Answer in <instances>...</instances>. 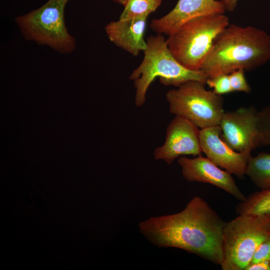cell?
<instances>
[{
    "label": "cell",
    "mask_w": 270,
    "mask_h": 270,
    "mask_svg": "<svg viewBox=\"0 0 270 270\" xmlns=\"http://www.w3.org/2000/svg\"><path fill=\"white\" fill-rule=\"evenodd\" d=\"M226 224L204 200L194 196L181 212L150 217L140 222L138 227L159 248L182 249L220 266Z\"/></svg>",
    "instance_id": "6da1fadb"
},
{
    "label": "cell",
    "mask_w": 270,
    "mask_h": 270,
    "mask_svg": "<svg viewBox=\"0 0 270 270\" xmlns=\"http://www.w3.org/2000/svg\"><path fill=\"white\" fill-rule=\"evenodd\" d=\"M270 60V34L257 28L229 24L216 38L201 70L208 78L238 69L254 70Z\"/></svg>",
    "instance_id": "7a4b0ae2"
},
{
    "label": "cell",
    "mask_w": 270,
    "mask_h": 270,
    "mask_svg": "<svg viewBox=\"0 0 270 270\" xmlns=\"http://www.w3.org/2000/svg\"><path fill=\"white\" fill-rule=\"evenodd\" d=\"M144 57L139 66L130 76L136 89L134 104L142 106L147 90L156 78L162 84L178 87L190 80L206 84L208 76L201 70H191L181 64L172 54L166 40L161 34L151 36L146 40Z\"/></svg>",
    "instance_id": "3957f363"
},
{
    "label": "cell",
    "mask_w": 270,
    "mask_h": 270,
    "mask_svg": "<svg viewBox=\"0 0 270 270\" xmlns=\"http://www.w3.org/2000/svg\"><path fill=\"white\" fill-rule=\"evenodd\" d=\"M230 24L224 14L192 19L168 36L166 42L176 59L191 70H200L217 36Z\"/></svg>",
    "instance_id": "277c9868"
},
{
    "label": "cell",
    "mask_w": 270,
    "mask_h": 270,
    "mask_svg": "<svg viewBox=\"0 0 270 270\" xmlns=\"http://www.w3.org/2000/svg\"><path fill=\"white\" fill-rule=\"evenodd\" d=\"M270 234V214H238L226 222L222 270H246L261 242Z\"/></svg>",
    "instance_id": "5b68a950"
},
{
    "label": "cell",
    "mask_w": 270,
    "mask_h": 270,
    "mask_svg": "<svg viewBox=\"0 0 270 270\" xmlns=\"http://www.w3.org/2000/svg\"><path fill=\"white\" fill-rule=\"evenodd\" d=\"M66 0H48L40 8L20 16L16 22L24 37L60 52L74 50L76 40L64 20Z\"/></svg>",
    "instance_id": "8992f818"
},
{
    "label": "cell",
    "mask_w": 270,
    "mask_h": 270,
    "mask_svg": "<svg viewBox=\"0 0 270 270\" xmlns=\"http://www.w3.org/2000/svg\"><path fill=\"white\" fill-rule=\"evenodd\" d=\"M205 84L190 80L166 94L170 112L187 119L201 129L219 126L225 112L222 97L207 90Z\"/></svg>",
    "instance_id": "52a82bcc"
},
{
    "label": "cell",
    "mask_w": 270,
    "mask_h": 270,
    "mask_svg": "<svg viewBox=\"0 0 270 270\" xmlns=\"http://www.w3.org/2000/svg\"><path fill=\"white\" fill-rule=\"evenodd\" d=\"M258 112L252 106L224 112L220 121V138L236 152H251L261 146Z\"/></svg>",
    "instance_id": "ba28073f"
},
{
    "label": "cell",
    "mask_w": 270,
    "mask_h": 270,
    "mask_svg": "<svg viewBox=\"0 0 270 270\" xmlns=\"http://www.w3.org/2000/svg\"><path fill=\"white\" fill-rule=\"evenodd\" d=\"M200 131L190 120L176 116L167 126L164 144L154 150V158L170 165L181 156L202 154Z\"/></svg>",
    "instance_id": "9c48e42d"
},
{
    "label": "cell",
    "mask_w": 270,
    "mask_h": 270,
    "mask_svg": "<svg viewBox=\"0 0 270 270\" xmlns=\"http://www.w3.org/2000/svg\"><path fill=\"white\" fill-rule=\"evenodd\" d=\"M219 126L200 130V140L202 152L218 166L229 172L243 178L251 152H236L231 148L220 138Z\"/></svg>",
    "instance_id": "30bf717a"
},
{
    "label": "cell",
    "mask_w": 270,
    "mask_h": 270,
    "mask_svg": "<svg viewBox=\"0 0 270 270\" xmlns=\"http://www.w3.org/2000/svg\"><path fill=\"white\" fill-rule=\"evenodd\" d=\"M178 162L181 167L182 176L186 180L210 184L224 190L241 202L246 199L231 174L220 169L202 154L192 158L181 156L178 158Z\"/></svg>",
    "instance_id": "8fae6325"
},
{
    "label": "cell",
    "mask_w": 270,
    "mask_h": 270,
    "mask_svg": "<svg viewBox=\"0 0 270 270\" xmlns=\"http://www.w3.org/2000/svg\"><path fill=\"white\" fill-rule=\"evenodd\" d=\"M226 10L221 0H178L171 11L160 18L152 20L150 26L157 34L168 36L192 19L224 14Z\"/></svg>",
    "instance_id": "7c38bea8"
},
{
    "label": "cell",
    "mask_w": 270,
    "mask_h": 270,
    "mask_svg": "<svg viewBox=\"0 0 270 270\" xmlns=\"http://www.w3.org/2000/svg\"><path fill=\"white\" fill-rule=\"evenodd\" d=\"M148 16L136 17L111 22L105 27L110 40L134 56L146 47L144 34Z\"/></svg>",
    "instance_id": "4fadbf2b"
},
{
    "label": "cell",
    "mask_w": 270,
    "mask_h": 270,
    "mask_svg": "<svg viewBox=\"0 0 270 270\" xmlns=\"http://www.w3.org/2000/svg\"><path fill=\"white\" fill-rule=\"evenodd\" d=\"M245 174L262 190L270 188V154L262 152L249 159Z\"/></svg>",
    "instance_id": "5bb4252c"
},
{
    "label": "cell",
    "mask_w": 270,
    "mask_h": 270,
    "mask_svg": "<svg viewBox=\"0 0 270 270\" xmlns=\"http://www.w3.org/2000/svg\"><path fill=\"white\" fill-rule=\"evenodd\" d=\"M238 214H270V188L250 195L237 206Z\"/></svg>",
    "instance_id": "9a60e30c"
},
{
    "label": "cell",
    "mask_w": 270,
    "mask_h": 270,
    "mask_svg": "<svg viewBox=\"0 0 270 270\" xmlns=\"http://www.w3.org/2000/svg\"><path fill=\"white\" fill-rule=\"evenodd\" d=\"M162 0H127L119 19L124 20L148 16L154 12Z\"/></svg>",
    "instance_id": "2e32d148"
},
{
    "label": "cell",
    "mask_w": 270,
    "mask_h": 270,
    "mask_svg": "<svg viewBox=\"0 0 270 270\" xmlns=\"http://www.w3.org/2000/svg\"><path fill=\"white\" fill-rule=\"evenodd\" d=\"M261 146H270V104L258 112Z\"/></svg>",
    "instance_id": "e0dca14e"
},
{
    "label": "cell",
    "mask_w": 270,
    "mask_h": 270,
    "mask_svg": "<svg viewBox=\"0 0 270 270\" xmlns=\"http://www.w3.org/2000/svg\"><path fill=\"white\" fill-rule=\"evenodd\" d=\"M206 84L216 94L222 95L233 92L231 86L229 74H222L208 78Z\"/></svg>",
    "instance_id": "ac0fdd59"
},
{
    "label": "cell",
    "mask_w": 270,
    "mask_h": 270,
    "mask_svg": "<svg viewBox=\"0 0 270 270\" xmlns=\"http://www.w3.org/2000/svg\"><path fill=\"white\" fill-rule=\"evenodd\" d=\"M232 92H242L250 93L251 88L248 83L244 69H238L229 74Z\"/></svg>",
    "instance_id": "d6986e66"
},
{
    "label": "cell",
    "mask_w": 270,
    "mask_h": 270,
    "mask_svg": "<svg viewBox=\"0 0 270 270\" xmlns=\"http://www.w3.org/2000/svg\"><path fill=\"white\" fill-rule=\"evenodd\" d=\"M270 260V234L256 250L250 264Z\"/></svg>",
    "instance_id": "ffe728a7"
},
{
    "label": "cell",
    "mask_w": 270,
    "mask_h": 270,
    "mask_svg": "<svg viewBox=\"0 0 270 270\" xmlns=\"http://www.w3.org/2000/svg\"><path fill=\"white\" fill-rule=\"evenodd\" d=\"M223 3L226 10L233 12L236 8L238 0H220Z\"/></svg>",
    "instance_id": "44dd1931"
},
{
    "label": "cell",
    "mask_w": 270,
    "mask_h": 270,
    "mask_svg": "<svg viewBox=\"0 0 270 270\" xmlns=\"http://www.w3.org/2000/svg\"><path fill=\"white\" fill-rule=\"evenodd\" d=\"M114 0L124 6V4H126L127 0Z\"/></svg>",
    "instance_id": "7402d4cb"
},
{
    "label": "cell",
    "mask_w": 270,
    "mask_h": 270,
    "mask_svg": "<svg viewBox=\"0 0 270 270\" xmlns=\"http://www.w3.org/2000/svg\"></svg>",
    "instance_id": "603a6c76"
}]
</instances>
